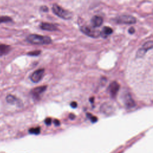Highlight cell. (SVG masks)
Here are the masks:
<instances>
[{
    "label": "cell",
    "instance_id": "obj_17",
    "mask_svg": "<svg viewBox=\"0 0 153 153\" xmlns=\"http://www.w3.org/2000/svg\"><path fill=\"white\" fill-rule=\"evenodd\" d=\"M40 53H41L40 50H35V51L29 52L27 54L29 56H36L39 55Z\"/></svg>",
    "mask_w": 153,
    "mask_h": 153
},
{
    "label": "cell",
    "instance_id": "obj_6",
    "mask_svg": "<svg viewBox=\"0 0 153 153\" xmlns=\"http://www.w3.org/2000/svg\"><path fill=\"white\" fill-rule=\"evenodd\" d=\"M44 69H39L34 71L30 75V79L33 82H38L42 78L44 74Z\"/></svg>",
    "mask_w": 153,
    "mask_h": 153
},
{
    "label": "cell",
    "instance_id": "obj_11",
    "mask_svg": "<svg viewBox=\"0 0 153 153\" xmlns=\"http://www.w3.org/2000/svg\"><path fill=\"white\" fill-rule=\"evenodd\" d=\"M113 32V30L112 28L108 27V26H105L103 27L102 31L100 32V35L103 37L105 38L107 36L111 35Z\"/></svg>",
    "mask_w": 153,
    "mask_h": 153
},
{
    "label": "cell",
    "instance_id": "obj_15",
    "mask_svg": "<svg viewBox=\"0 0 153 153\" xmlns=\"http://www.w3.org/2000/svg\"><path fill=\"white\" fill-rule=\"evenodd\" d=\"M40 128L39 127H34V128H31L29 130V132L31 134H38L40 133Z\"/></svg>",
    "mask_w": 153,
    "mask_h": 153
},
{
    "label": "cell",
    "instance_id": "obj_5",
    "mask_svg": "<svg viewBox=\"0 0 153 153\" xmlns=\"http://www.w3.org/2000/svg\"><path fill=\"white\" fill-rule=\"evenodd\" d=\"M47 89V85H42L34 88L31 90V94L34 100H39L40 99V94L44 93Z\"/></svg>",
    "mask_w": 153,
    "mask_h": 153
},
{
    "label": "cell",
    "instance_id": "obj_12",
    "mask_svg": "<svg viewBox=\"0 0 153 153\" xmlns=\"http://www.w3.org/2000/svg\"><path fill=\"white\" fill-rule=\"evenodd\" d=\"M125 103L128 107H133L135 105L134 100L131 99L130 94L126 95L125 97Z\"/></svg>",
    "mask_w": 153,
    "mask_h": 153
},
{
    "label": "cell",
    "instance_id": "obj_14",
    "mask_svg": "<svg viewBox=\"0 0 153 153\" xmlns=\"http://www.w3.org/2000/svg\"><path fill=\"white\" fill-rule=\"evenodd\" d=\"M142 48L146 52L148 50L153 48V41H149L145 42L142 47Z\"/></svg>",
    "mask_w": 153,
    "mask_h": 153
},
{
    "label": "cell",
    "instance_id": "obj_2",
    "mask_svg": "<svg viewBox=\"0 0 153 153\" xmlns=\"http://www.w3.org/2000/svg\"><path fill=\"white\" fill-rule=\"evenodd\" d=\"M52 11L56 15L63 19L69 20L72 17V13L71 11L63 8L56 4L53 5Z\"/></svg>",
    "mask_w": 153,
    "mask_h": 153
},
{
    "label": "cell",
    "instance_id": "obj_8",
    "mask_svg": "<svg viewBox=\"0 0 153 153\" xmlns=\"http://www.w3.org/2000/svg\"><path fill=\"white\" fill-rule=\"evenodd\" d=\"M119 89H120V85L116 81H113L110 84L109 86V91L112 97L115 96Z\"/></svg>",
    "mask_w": 153,
    "mask_h": 153
},
{
    "label": "cell",
    "instance_id": "obj_21",
    "mask_svg": "<svg viewBox=\"0 0 153 153\" xmlns=\"http://www.w3.org/2000/svg\"><path fill=\"white\" fill-rule=\"evenodd\" d=\"M71 106L73 108H75L77 106V103L76 102H72L71 103Z\"/></svg>",
    "mask_w": 153,
    "mask_h": 153
},
{
    "label": "cell",
    "instance_id": "obj_24",
    "mask_svg": "<svg viewBox=\"0 0 153 153\" xmlns=\"http://www.w3.org/2000/svg\"><path fill=\"white\" fill-rule=\"evenodd\" d=\"M69 117L70 119L74 120V119L75 118V115L73 114H70L69 115Z\"/></svg>",
    "mask_w": 153,
    "mask_h": 153
},
{
    "label": "cell",
    "instance_id": "obj_10",
    "mask_svg": "<svg viewBox=\"0 0 153 153\" xmlns=\"http://www.w3.org/2000/svg\"><path fill=\"white\" fill-rule=\"evenodd\" d=\"M11 50V47L6 44H0V56L8 54Z\"/></svg>",
    "mask_w": 153,
    "mask_h": 153
},
{
    "label": "cell",
    "instance_id": "obj_19",
    "mask_svg": "<svg viewBox=\"0 0 153 153\" xmlns=\"http://www.w3.org/2000/svg\"><path fill=\"white\" fill-rule=\"evenodd\" d=\"M40 10H41V11H44V12H47L48 11V7L47 6H45V5H43V6L41 7Z\"/></svg>",
    "mask_w": 153,
    "mask_h": 153
},
{
    "label": "cell",
    "instance_id": "obj_16",
    "mask_svg": "<svg viewBox=\"0 0 153 153\" xmlns=\"http://www.w3.org/2000/svg\"><path fill=\"white\" fill-rule=\"evenodd\" d=\"M11 21H12V19L8 16H0V23L11 22Z\"/></svg>",
    "mask_w": 153,
    "mask_h": 153
},
{
    "label": "cell",
    "instance_id": "obj_9",
    "mask_svg": "<svg viewBox=\"0 0 153 153\" xmlns=\"http://www.w3.org/2000/svg\"><path fill=\"white\" fill-rule=\"evenodd\" d=\"M103 23V19L100 16H94L91 19V23L93 27H99Z\"/></svg>",
    "mask_w": 153,
    "mask_h": 153
},
{
    "label": "cell",
    "instance_id": "obj_23",
    "mask_svg": "<svg viewBox=\"0 0 153 153\" xmlns=\"http://www.w3.org/2000/svg\"><path fill=\"white\" fill-rule=\"evenodd\" d=\"M134 29L133 28V27H131L129 29H128V32L130 33H131V34H132V33H133L134 32Z\"/></svg>",
    "mask_w": 153,
    "mask_h": 153
},
{
    "label": "cell",
    "instance_id": "obj_3",
    "mask_svg": "<svg viewBox=\"0 0 153 153\" xmlns=\"http://www.w3.org/2000/svg\"><path fill=\"white\" fill-rule=\"evenodd\" d=\"M80 30L82 33L90 37L97 38L100 35V32L99 30L90 26H82L80 27Z\"/></svg>",
    "mask_w": 153,
    "mask_h": 153
},
{
    "label": "cell",
    "instance_id": "obj_7",
    "mask_svg": "<svg viewBox=\"0 0 153 153\" xmlns=\"http://www.w3.org/2000/svg\"><path fill=\"white\" fill-rule=\"evenodd\" d=\"M39 27L41 29L48 30V31H55L58 30V28L56 25H54L53 23H49L42 22L40 23Z\"/></svg>",
    "mask_w": 153,
    "mask_h": 153
},
{
    "label": "cell",
    "instance_id": "obj_20",
    "mask_svg": "<svg viewBox=\"0 0 153 153\" xmlns=\"http://www.w3.org/2000/svg\"><path fill=\"white\" fill-rule=\"evenodd\" d=\"M45 123L47 125V126H49L51 124V119L50 118H47L45 120Z\"/></svg>",
    "mask_w": 153,
    "mask_h": 153
},
{
    "label": "cell",
    "instance_id": "obj_4",
    "mask_svg": "<svg viewBox=\"0 0 153 153\" xmlns=\"http://www.w3.org/2000/svg\"><path fill=\"white\" fill-rule=\"evenodd\" d=\"M116 21L118 23L123 24H133L135 23L136 20L135 17L130 15H122L116 19Z\"/></svg>",
    "mask_w": 153,
    "mask_h": 153
},
{
    "label": "cell",
    "instance_id": "obj_18",
    "mask_svg": "<svg viewBox=\"0 0 153 153\" xmlns=\"http://www.w3.org/2000/svg\"><path fill=\"white\" fill-rule=\"evenodd\" d=\"M87 116L88 117V118H89V119H90V120L91 121V122H93V123H95V122H96V121H97V117H95V116H94V115H93L91 114L87 113Z\"/></svg>",
    "mask_w": 153,
    "mask_h": 153
},
{
    "label": "cell",
    "instance_id": "obj_13",
    "mask_svg": "<svg viewBox=\"0 0 153 153\" xmlns=\"http://www.w3.org/2000/svg\"><path fill=\"white\" fill-rule=\"evenodd\" d=\"M7 102L10 104H14L17 102V99L13 95L9 94L6 97Z\"/></svg>",
    "mask_w": 153,
    "mask_h": 153
},
{
    "label": "cell",
    "instance_id": "obj_1",
    "mask_svg": "<svg viewBox=\"0 0 153 153\" xmlns=\"http://www.w3.org/2000/svg\"><path fill=\"white\" fill-rule=\"evenodd\" d=\"M27 41L33 44H49L52 42L50 37L39 35L37 34H30L27 37Z\"/></svg>",
    "mask_w": 153,
    "mask_h": 153
},
{
    "label": "cell",
    "instance_id": "obj_22",
    "mask_svg": "<svg viewBox=\"0 0 153 153\" xmlns=\"http://www.w3.org/2000/svg\"><path fill=\"white\" fill-rule=\"evenodd\" d=\"M54 124L56 126H58L60 125V121H59L58 120L56 119V120H54Z\"/></svg>",
    "mask_w": 153,
    "mask_h": 153
}]
</instances>
